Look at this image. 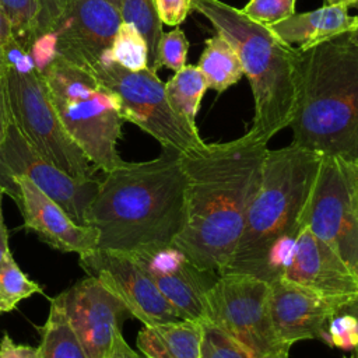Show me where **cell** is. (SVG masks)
I'll list each match as a JSON object with an SVG mask.
<instances>
[{
	"label": "cell",
	"instance_id": "cell-18",
	"mask_svg": "<svg viewBox=\"0 0 358 358\" xmlns=\"http://www.w3.org/2000/svg\"><path fill=\"white\" fill-rule=\"evenodd\" d=\"M270 285V312L278 338L287 347L302 340L324 341L329 320L340 303L278 277Z\"/></svg>",
	"mask_w": 358,
	"mask_h": 358
},
{
	"label": "cell",
	"instance_id": "cell-24",
	"mask_svg": "<svg viewBox=\"0 0 358 358\" xmlns=\"http://www.w3.org/2000/svg\"><path fill=\"white\" fill-rule=\"evenodd\" d=\"M120 14L123 21L131 22L144 36L148 46V69L157 73L158 48L164 32L154 0H122Z\"/></svg>",
	"mask_w": 358,
	"mask_h": 358
},
{
	"label": "cell",
	"instance_id": "cell-28",
	"mask_svg": "<svg viewBox=\"0 0 358 358\" xmlns=\"http://www.w3.org/2000/svg\"><path fill=\"white\" fill-rule=\"evenodd\" d=\"M200 358H289V352L256 357L229 336H227L217 326L204 322Z\"/></svg>",
	"mask_w": 358,
	"mask_h": 358
},
{
	"label": "cell",
	"instance_id": "cell-47",
	"mask_svg": "<svg viewBox=\"0 0 358 358\" xmlns=\"http://www.w3.org/2000/svg\"><path fill=\"white\" fill-rule=\"evenodd\" d=\"M141 358H145V357H143V355H141Z\"/></svg>",
	"mask_w": 358,
	"mask_h": 358
},
{
	"label": "cell",
	"instance_id": "cell-27",
	"mask_svg": "<svg viewBox=\"0 0 358 358\" xmlns=\"http://www.w3.org/2000/svg\"><path fill=\"white\" fill-rule=\"evenodd\" d=\"M0 7L10 22L14 39L29 52L36 36L38 0H0Z\"/></svg>",
	"mask_w": 358,
	"mask_h": 358
},
{
	"label": "cell",
	"instance_id": "cell-9",
	"mask_svg": "<svg viewBox=\"0 0 358 358\" xmlns=\"http://www.w3.org/2000/svg\"><path fill=\"white\" fill-rule=\"evenodd\" d=\"M270 285L248 274H221L207 294V322L256 357L288 352L270 312Z\"/></svg>",
	"mask_w": 358,
	"mask_h": 358
},
{
	"label": "cell",
	"instance_id": "cell-26",
	"mask_svg": "<svg viewBox=\"0 0 358 358\" xmlns=\"http://www.w3.org/2000/svg\"><path fill=\"white\" fill-rule=\"evenodd\" d=\"M112 62L126 70L148 69V46L144 36L131 24L122 21L110 46Z\"/></svg>",
	"mask_w": 358,
	"mask_h": 358
},
{
	"label": "cell",
	"instance_id": "cell-45",
	"mask_svg": "<svg viewBox=\"0 0 358 358\" xmlns=\"http://www.w3.org/2000/svg\"><path fill=\"white\" fill-rule=\"evenodd\" d=\"M347 358H358V352H355V354H352L351 357H347Z\"/></svg>",
	"mask_w": 358,
	"mask_h": 358
},
{
	"label": "cell",
	"instance_id": "cell-29",
	"mask_svg": "<svg viewBox=\"0 0 358 358\" xmlns=\"http://www.w3.org/2000/svg\"><path fill=\"white\" fill-rule=\"evenodd\" d=\"M187 52L189 41L180 28H173L169 32H164L158 48L159 67L164 66L173 71L180 70L186 66Z\"/></svg>",
	"mask_w": 358,
	"mask_h": 358
},
{
	"label": "cell",
	"instance_id": "cell-17",
	"mask_svg": "<svg viewBox=\"0 0 358 358\" xmlns=\"http://www.w3.org/2000/svg\"><path fill=\"white\" fill-rule=\"evenodd\" d=\"M281 277L337 303L358 294L355 271L306 227L296 235L292 257Z\"/></svg>",
	"mask_w": 358,
	"mask_h": 358
},
{
	"label": "cell",
	"instance_id": "cell-2",
	"mask_svg": "<svg viewBox=\"0 0 358 358\" xmlns=\"http://www.w3.org/2000/svg\"><path fill=\"white\" fill-rule=\"evenodd\" d=\"M178 150L162 147L150 161L105 173L85 221L99 250L134 255L171 246L186 218V176Z\"/></svg>",
	"mask_w": 358,
	"mask_h": 358
},
{
	"label": "cell",
	"instance_id": "cell-46",
	"mask_svg": "<svg viewBox=\"0 0 358 358\" xmlns=\"http://www.w3.org/2000/svg\"><path fill=\"white\" fill-rule=\"evenodd\" d=\"M355 274L358 275V266H357V268H355Z\"/></svg>",
	"mask_w": 358,
	"mask_h": 358
},
{
	"label": "cell",
	"instance_id": "cell-48",
	"mask_svg": "<svg viewBox=\"0 0 358 358\" xmlns=\"http://www.w3.org/2000/svg\"><path fill=\"white\" fill-rule=\"evenodd\" d=\"M357 15H358V14H357Z\"/></svg>",
	"mask_w": 358,
	"mask_h": 358
},
{
	"label": "cell",
	"instance_id": "cell-12",
	"mask_svg": "<svg viewBox=\"0 0 358 358\" xmlns=\"http://www.w3.org/2000/svg\"><path fill=\"white\" fill-rule=\"evenodd\" d=\"M78 262L87 275L108 288L144 326L180 320L176 310L131 255L96 249L78 256Z\"/></svg>",
	"mask_w": 358,
	"mask_h": 358
},
{
	"label": "cell",
	"instance_id": "cell-4",
	"mask_svg": "<svg viewBox=\"0 0 358 358\" xmlns=\"http://www.w3.org/2000/svg\"><path fill=\"white\" fill-rule=\"evenodd\" d=\"M320 161L322 155L292 143L267 150L259 189L235 252L221 274H248L268 282V252L275 242L296 238L302 229Z\"/></svg>",
	"mask_w": 358,
	"mask_h": 358
},
{
	"label": "cell",
	"instance_id": "cell-32",
	"mask_svg": "<svg viewBox=\"0 0 358 358\" xmlns=\"http://www.w3.org/2000/svg\"><path fill=\"white\" fill-rule=\"evenodd\" d=\"M29 55L35 70L42 74L57 57V36L53 31L36 35L31 43Z\"/></svg>",
	"mask_w": 358,
	"mask_h": 358
},
{
	"label": "cell",
	"instance_id": "cell-38",
	"mask_svg": "<svg viewBox=\"0 0 358 358\" xmlns=\"http://www.w3.org/2000/svg\"><path fill=\"white\" fill-rule=\"evenodd\" d=\"M11 39H14L10 22L0 7V48H4Z\"/></svg>",
	"mask_w": 358,
	"mask_h": 358
},
{
	"label": "cell",
	"instance_id": "cell-36",
	"mask_svg": "<svg viewBox=\"0 0 358 358\" xmlns=\"http://www.w3.org/2000/svg\"><path fill=\"white\" fill-rule=\"evenodd\" d=\"M11 124H13V117H11V108H10L8 90H7V77L4 74L0 77V147L6 140Z\"/></svg>",
	"mask_w": 358,
	"mask_h": 358
},
{
	"label": "cell",
	"instance_id": "cell-30",
	"mask_svg": "<svg viewBox=\"0 0 358 358\" xmlns=\"http://www.w3.org/2000/svg\"><path fill=\"white\" fill-rule=\"evenodd\" d=\"M296 0H249L242 11L253 21L270 27L295 13Z\"/></svg>",
	"mask_w": 358,
	"mask_h": 358
},
{
	"label": "cell",
	"instance_id": "cell-10",
	"mask_svg": "<svg viewBox=\"0 0 358 358\" xmlns=\"http://www.w3.org/2000/svg\"><path fill=\"white\" fill-rule=\"evenodd\" d=\"M354 271L358 266V162L322 157L302 217Z\"/></svg>",
	"mask_w": 358,
	"mask_h": 358
},
{
	"label": "cell",
	"instance_id": "cell-41",
	"mask_svg": "<svg viewBox=\"0 0 358 358\" xmlns=\"http://www.w3.org/2000/svg\"><path fill=\"white\" fill-rule=\"evenodd\" d=\"M324 4H343V6H358V0H324Z\"/></svg>",
	"mask_w": 358,
	"mask_h": 358
},
{
	"label": "cell",
	"instance_id": "cell-25",
	"mask_svg": "<svg viewBox=\"0 0 358 358\" xmlns=\"http://www.w3.org/2000/svg\"><path fill=\"white\" fill-rule=\"evenodd\" d=\"M42 292V287L20 268L8 249L0 262V315L13 310L22 299Z\"/></svg>",
	"mask_w": 358,
	"mask_h": 358
},
{
	"label": "cell",
	"instance_id": "cell-22",
	"mask_svg": "<svg viewBox=\"0 0 358 358\" xmlns=\"http://www.w3.org/2000/svg\"><path fill=\"white\" fill-rule=\"evenodd\" d=\"M168 101L173 110L189 124L197 127L196 116L201 98L207 91V83L197 66L186 64L165 83Z\"/></svg>",
	"mask_w": 358,
	"mask_h": 358
},
{
	"label": "cell",
	"instance_id": "cell-44",
	"mask_svg": "<svg viewBox=\"0 0 358 358\" xmlns=\"http://www.w3.org/2000/svg\"><path fill=\"white\" fill-rule=\"evenodd\" d=\"M3 194H4V192H3V189L0 187V207H1V199H3Z\"/></svg>",
	"mask_w": 358,
	"mask_h": 358
},
{
	"label": "cell",
	"instance_id": "cell-34",
	"mask_svg": "<svg viewBox=\"0 0 358 358\" xmlns=\"http://www.w3.org/2000/svg\"><path fill=\"white\" fill-rule=\"evenodd\" d=\"M67 0H38V22L36 35L52 31L55 22L63 13Z\"/></svg>",
	"mask_w": 358,
	"mask_h": 358
},
{
	"label": "cell",
	"instance_id": "cell-14",
	"mask_svg": "<svg viewBox=\"0 0 358 358\" xmlns=\"http://www.w3.org/2000/svg\"><path fill=\"white\" fill-rule=\"evenodd\" d=\"M87 358H105L119 329L123 303L98 280L87 275L55 296Z\"/></svg>",
	"mask_w": 358,
	"mask_h": 358
},
{
	"label": "cell",
	"instance_id": "cell-16",
	"mask_svg": "<svg viewBox=\"0 0 358 358\" xmlns=\"http://www.w3.org/2000/svg\"><path fill=\"white\" fill-rule=\"evenodd\" d=\"M180 319L207 322V294L214 275L197 268L175 246L131 255Z\"/></svg>",
	"mask_w": 358,
	"mask_h": 358
},
{
	"label": "cell",
	"instance_id": "cell-6",
	"mask_svg": "<svg viewBox=\"0 0 358 358\" xmlns=\"http://www.w3.org/2000/svg\"><path fill=\"white\" fill-rule=\"evenodd\" d=\"M41 76L62 124L95 169L108 173L123 165L117 143L124 120L117 96L91 70L59 55Z\"/></svg>",
	"mask_w": 358,
	"mask_h": 358
},
{
	"label": "cell",
	"instance_id": "cell-42",
	"mask_svg": "<svg viewBox=\"0 0 358 358\" xmlns=\"http://www.w3.org/2000/svg\"><path fill=\"white\" fill-rule=\"evenodd\" d=\"M6 71H7V62H6L4 52H3V49L0 48V77L4 76Z\"/></svg>",
	"mask_w": 358,
	"mask_h": 358
},
{
	"label": "cell",
	"instance_id": "cell-15",
	"mask_svg": "<svg viewBox=\"0 0 358 358\" xmlns=\"http://www.w3.org/2000/svg\"><path fill=\"white\" fill-rule=\"evenodd\" d=\"M18 206L24 228L36 234L45 243L66 253L88 255L98 248V234L92 227L78 225L49 196L22 175L11 176L3 186Z\"/></svg>",
	"mask_w": 358,
	"mask_h": 358
},
{
	"label": "cell",
	"instance_id": "cell-39",
	"mask_svg": "<svg viewBox=\"0 0 358 358\" xmlns=\"http://www.w3.org/2000/svg\"><path fill=\"white\" fill-rule=\"evenodd\" d=\"M336 312H347V313L352 315L358 322V294L351 296L350 299L341 302ZM355 352H358V345L355 347Z\"/></svg>",
	"mask_w": 358,
	"mask_h": 358
},
{
	"label": "cell",
	"instance_id": "cell-35",
	"mask_svg": "<svg viewBox=\"0 0 358 358\" xmlns=\"http://www.w3.org/2000/svg\"><path fill=\"white\" fill-rule=\"evenodd\" d=\"M0 358H39V348L17 344L7 333L0 338Z\"/></svg>",
	"mask_w": 358,
	"mask_h": 358
},
{
	"label": "cell",
	"instance_id": "cell-7",
	"mask_svg": "<svg viewBox=\"0 0 358 358\" xmlns=\"http://www.w3.org/2000/svg\"><path fill=\"white\" fill-rule=\"evenodd\" d=\"M7 90L13 124L45 159L73 178L91 179L95 166L71 140L50 101L42 76L7 67Z\"/></svg>",
	"mask_w": 358,
	"mask_h": 358
},
{
	"label": "cell",
	"instance_id": "cell-21",
	"mask_svg": "<svg viewBox=\"0 0 358 358\" xmlns=\"http://www.w3.org/2000/svg\"><path fill=\"white\" fill-rule=\"evenodd\" d=\"M197 67L206 78L207 88L215 92L225 91L243 76L242 63L236 50L218 32L206 41Z\"/></svg>",
	"mask_w": 358,
	"mask_h": 358
},
{
	"label": "cell",
	"instance_id": "cell-11",
	"mask_svg": "<svg viewBox=\"0 0 358 358\" xmlns=\"http://www.w3.org/2000/svg\"><path fill=\"white\" fill-rule=\"evenodd\" d=\"M22 175L55 200L78 225H87V210L98 190L95 178H73L39 155L11 124L0 147V187L11 178Z\"/></svg>",
	"mask_w": 358,
	"mask_h": 358
},
{
	"label": "cell",
	"instance_id": "cell-1",
	"mask_svg": "<svg viewBox=\"0 0 358 358\" xmlns=\"http://www.w3.org/2000/svg\"><path fill=\"white\" fill-rule=\"evenodd\" d=\"M267 150L266 141L248 131L180 154L186 218L172 246L201 271L220 275L234 255L262 180Z\"/></svg>",
	"mask_w": 358,
	"mask_h": 358
},
{
	"label": "cell",
	"instance_id": "cell-13",
	"mask_svg": "<svg viewBox=\"0 0 358 358\" xmlns=\"http://www.w3.org/2000/svg\"><path fill=\"white\" fill-rule=\"evenodd\" d=\"M122 21L120 10L109 0H67L52 28L59 56L88 70L112 62L110 46Z\"/></svg>",
	"mask_w": 358,
	"mask_h": 358
},
{
	"label": "cell",
	"instance_id": "cell-43",
	"mask_svg": "<svg viewBox=\"0 0 358 358\" xmlns=\"http://www.w3.org/2000/svg\"><path fill=\"white\" fill-rule=\"evenodd\" d=\"M113 6H116L119 10H120V7H122V0H109Z\"/></svg>",
	"mask_w": 358,
	"mask_h": 358
},
{
	"label": "cell",
	"instance_id": "cell-33",
	"mask_svg": "<svg viewBox=\"0 0 358 358\" xmlns=\"http://www.w3.org/2000/svg\"><path fill=\"white\" fill-rule=\"evenodd\" d=\"M162 24L176 27L185 21L193 10V0H154Z\"/></svg>",
	"mask_w": 358,
	"mask_h": 358
},
{
	"label": "cell",
	"instance_id": "cell-31",
	"mask_svg": "<svg viewBox=\"0 0 358 358\" xmlns=\"http://www.w3.org/2000/svg\"><path fill=\"white\" fill-rule=\"evenodd\" d=\"M323 343L343 350H355L358 345L357 319L347 312H336L329 320Z\"/></svg>",
	"mask_w": 358,
	"mask_h": 358
},
{
	"label": "cell",
	"instance_id": "cell-40",
	"mask_svg": "<svg viewBox=\"0 0 358 358\" xmlns=\"http://www.w3.org/2000/svg\"><path fill=\"white\" fill-rule=\"evenodd\" d=\"M7 250H8V232L4 225L3 215H0V262Z\"/></svg>",
	"mask_w": 358,
	"mask_h": 358
},
{
	"label": "cell",
	"instance_id": "cell-20",
	"mask_svg": "<svg viewBox=\"0 0 358 358\" xmlns=\"http://www.w3.org/2000/svg\"><path fill=\"white\" fill-rule=\"evenodd\" d=\"M203 323L175 320L144 326L137 334V348L145 358H200Z\"/></svg>",
	"mask_w": 358,
	"mask_h": 358
},
{
	"label": "cell",
	"instance_id": "cell-23",
	"mask_svg": "<svg viewBox=\"0 0 358 358\" xmlns=\"http://www.w3.org/2000/svg\"><path fill=\"white\" fill-rule=\"evenodd\" d=\"M38 330L41 334L39 358H87L55 298L50 301L46 322Z\"/></svg>",
	"mask_w": 358,
	"mask_h": 358
},
{
	"label": "cell",
	"instance_id": "cell-19",
	"mask_svg": "<svg viewBox=\"0 0 358 358\" xmlns=\"http://www.w3.org/2000/svg\"><path fill=\"white\" fill-rule=\"evenodd\" d=\"M281 41L306 49L322 41L358 28V15H350L343 4H324L306 13H294L268 27Z\"/></svg>",
	"mask_w": 358,
	"mask_h": 358
},
{
	"label": "cell",
	"instance_id": "cell-37",
	"mask_svg": "<svg viewBox=\"0 0 358 358\" xmlns=\"http://www.w3.org/2000/svg\"><path fill=\"white\" fill-rule=\"evenodd\" d=\"M105 358H141L140 354H137L124 340L122 331L119 330L113 338L112 347L108 351Z\"/></svg>",
	"mask_w": 358,
	"mask_h": 358
},
{
	"label": "cell",
	"instance_id": "cell-5",
	"mask_svg": "<svg viewBox=\"0 0 358 358\" xmlns=\"http://www.w3.org/2000/svg\"><path fill=\"white\" fill-rule=\"evenodd\" d=\"M193 10L203 14L236 50L255 101L249 131L268 143L289 126L294 115L295 48L221 0H193Z\"/></svg>",
	"mask_w": 358,
	"mask_h": 358
},
{
	"label": "cell",
	"instance_id": "cell-3",
	"mask_svg": "<svg viewBox=\"0 0 358 358\" xmlns=\"http://www.w3.org/2000/svg\"><path fill=\"white\" fill-rule=\"evenodd\" d=\"M292 144L358 162V28L295 49Z\"/></svg>",
	"mask_w": 358,
	"mask_h": 358
},
{
	"label": "cell",
	"instance_id": "cell-8",
	"mask_svg": "<svg viewBox=\"0 0 358 358\" xmlns=\"http://www.w3.org/2000/svg\"><path fill=\"white\" fill-rule=\"evenodd\" d=\"M90 70L117 96L123 120L138 126L162 147L185 152L204 143L199 129L173 110L165 84L151 69L130 71L109 62L96 63Z\"/></svg>",
	"mask_w": 358,
	"mask_h": 358
}]
</instances>
